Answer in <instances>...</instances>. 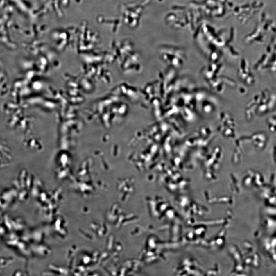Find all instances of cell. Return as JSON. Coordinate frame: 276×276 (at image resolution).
<instances>
[{"label":"cell","mask_w":276,"mask_h":276,"mask_svg":"<svg viewBox=\"0 0 276 276\" xmlns=\"http://www.w3.org/2000/svg\"><path fill=\"white\" fill-rule=\"evenodd\" d=\"M238 74L240 79L246 85H252L255 82L254 76L251 70L249 63L245 59H242L240 62Z\"/></svg>","instance_id":"cell-1"},{"label":"cell","mask_w":276,"mask_h":276,"mask_svg":"<svg viewBox=\"0 0 276 276\" xmlns=\"http://www.w3.org/2000/svg\"><path fill=\"white\" fill-rule=\"evenodd\" d=\"M205 107L206 110L207 111H210L212 106L209 103H206V105H205Z\"/></svg>","instance_id":"cell-2"}]
</instances>
